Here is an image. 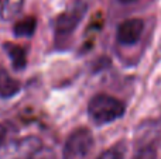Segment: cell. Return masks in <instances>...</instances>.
<instances>
[{"label":"cell","instance_id":"10","mask_svg":"<svg viewBox=\"0 0 161 159\" xmlns=\"http://www.w3.org/2000/svg\"><path fill=\"white\" fill-rule=\"evenodd\" d=\"M28 159H57V156L53 149L41 148V149H37L34 154H31Z\"/></svg>","mask_w":161,"mask_h":159},{"label":"cell","instance_id":"7","mask_svg":"<svg viewBox=\"0 0 161 159\" xmlns=\"http://www.w3.org/2000/svg\"><path fill=\"white\" fill-rule=\"evenodd\" d=\"M37 28L36 17H25L14 24L13 33L16 37H31Z\"/></svg>","mask_w":161,"mask_h":159},{"label":"cell","instance_id":"4","mask_svg":"<svg viewBox=\"0 0 161 159\" xmlns=\"http://www.w3.org/2000/svg\"><path fill=\"white\" fill-rule=\"evenodd\" d=\"M144 23L140 18L125 20L116 30V38L122 45H134L140 41Z\"/></svg>","mask_w":161,"mask_h":159},{"label":"cell","instance_id":"9","mask_svg":"<svg viewBox=\"0 0 161 159\" xmlns=\"http://www.w3.org/2000/svg\"><path fill=\"white\" fill-rule=\"evenodd\" d=\"M125 148L122 145H114L108 151H103L96 159H123Z\"/></svg>","mask_w":161,"mask_h":159},{"label":"cell","instance_id":"13","mask_svg":"<svg viewBox=\"0 0 161 159\" xmlns=\"http://www.w3.org/2000/svg\"><path fill=\"white\" fill-rule=\"evenodd\" d=\"M120 3H123V4H129V3H134L137 2V0H119Z\"/></svg>","mask_w":161,"mask_h":159},{"label":"cell","instance_id":"1","mask_svg":"<svg viewBox=\"0 0 161 159\" xmlns=\"http://www.w3.org/2000/svg\"><path fill=\"white\" fill-rule=\"evenodd\" d=\"M126 107L119 99L109 95H96L88 104V114L97 126L109 124L123 117Z\"/></svg>","mask_w":161,"mask_h":159},{"label":"cell","instance_id":"11","mask_svg":"<svg viewBox=\"0 0 161 159\" xmlns=\"http://www.w3.org/2000/svg\"><path fill=\"white\" fill-rule=\"evenodd\" d=\"M134 159H157V151L153 146H146L137 152Z\"/></svg>","mask_w":161,"mask_h":159},{"label":"cell","instance_id":"2","mask_svg":"<svg viewBox=\"0 0 161 159\" xmlns=\"http://www.w3.org/2000/svg\"><path fill=\"white\" fill-rule=\"evenodd\" d=\"M93 146V135L88 128H78L68 137L64 145V159H85Z\"/></svg>","mask_w":161,"mask_h":159},{"label":"cell","instance_id":"6","mask_svg":"<svg viewBox=\"0 0 161 159\" xmlns=\"http://www.w3.org/2000/svg\"><path fill=\"white\" fill-rule=\"evenodd\" d=\"M4 51L7 52V55L10 56V61L13 64L14 69H24L25 65H27V54H25V49L20 45L16 44H4Z\"/></svg>","mask_w":161,"mask_h":159},{"label":"cell","instance_id":"3","mask_svg":"<svg viewBox=\"0 0 161 159\" xmlns=\"http://www.w3.org/2000/svg\"><path fill=\"white\" fill-rule=\"evenodd\" d=\"M85 13H86V6L78 4L74 8H71V10L59 14L55 20V25H54L55 41L64 42L68 37H71V34L78 28L79 23L82 21Z\"/></svg>","mask_w":161,"mask_h":159},{"label":"cell","instance_id":"12","mask_svg":"<svg viewBox=\"0 0 161 159\" xmlns=\"http://www.w3.org/2000/svg\"><path fill=\"white\" fill-rule=\"evenodd\" d=\"M6 137H7V128H6L4 126H0V146L3 145Z\"/></svg>","mask_w":161,"mask_h":159},{"label":"cell","instance_id":"5","mask_svg":"<svg viewBox=\"0 0 161 159\" xmlns=\"http://www.w3.org/2000/svg\"><path fill=\"white\" fill-rule=\"evenodd\" d=\"M21 89V85L4 68L0 66V99L14 97Z\"/></svg>","mask_w":161,"mask_h":159},{"label":"cell","instance_id":"8","mask_svg":"<svg viewBox=\"0 0 161 159\" xmlns=\"http://www.w3.org/2000/svg\"><path fill=\"white\" fill-rule=\"evenodd\" d=\"M24 0H4L0 8V16L3 20H11L21 11Z\"/></svg>","mask_w":161,"mask_h":159}]
</instances>
